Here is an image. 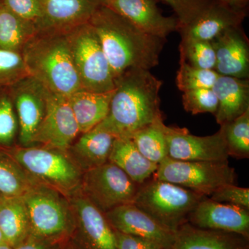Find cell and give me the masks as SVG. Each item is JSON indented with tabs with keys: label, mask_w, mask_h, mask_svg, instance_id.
Here are the masks:
<instances>
[{
	"label": "cell",
	"mask_w": 249,
	"mask_h": 249,
	"mask_svg": "<svg viewBox=\"0 0 249 249\" xmlns=\"http://www.w3.org/2000/svg\"><path fill=\"white\" fill-rule=\"evenodd\" d=\"M162 85L150 70L126 71L115 80L109 112L98 127L116 138H130L141 129L163 120L160 109Z\"/></svg>",
	"instance_id": "obj_1"
},
{
	"label": "cell",
	"mask_w": 249,
	"mask_h": 249,
	"mask_svg": "<svg viewBox=\"0 0 249 249\" xmlns=\"http://www.w3.org/2000/svg\"><path fill=\"white\" fill-rule=\"evenodd\" d=\"M106 54L114 81L131 69L157 66L163 39L145 34L105 5L89 22Z\"/></svg>",
	"instance_id": "obj_2"
},
{
	"label": "cell",
	"mask_w": 249,
	"mask_h": 249,
	"mask_svg": "<svg viewBox=\"0 0 249 249\" xmlns=\"http://www.w3.org/2000/svg\"><path fill=\"white\" fill-rule=\"evenodd\" d=\"M21 53L29 75L49 91L70 96L83 89L72 58L67 32H37Z\"/></svg>",
	"instance_id": "obj_3"
},
{
	"label": "cell",
	"mask_w": 249,
	"mask_h": 249,
	"mask_svg": "<svg viewBox=\"0 0 249 249\" xmlns=\"http://www.w3.org/2000/svg\"><path fill=\"white\" fill-rule=\"evenodd\" d=\"M2 147L36 181L62 196L74 195L81 186L80 168L68 152L43 145Z\"/></svg>",
	"instance_id": "obj_4"
},
{
	"label": "cell",
	"mask_w": 249,
	"mask_h": 249,
	"mask_svg": "<svg viewBox=\"0 0 249 249\" xmlns=\"http://www.w3.org/2000/svg\"><path fill=\"white\" fill-rule=\"evenodd\" d=\"M204 196L153 178L139 187L132 204L175 233L188 222L191 211Z\"/></svg>",
	"instance_id": "obj_5"
},
{
	"label": "cell",
	"mask_w": 249,
	"mask_h": 249,
	"mask_svg": "<svg viewBox=\"0 0 249 249\" xmlns=\"http://www.w3.org/2000/svg\"><path fill=\"white\" fill-rule=\"evenodd\" d=\"M22 196L29 213L31 235L52 245L70 237L73 216L58 192L37 183Z\"/></svg>",
	"instance_id": "obj_6"
},
{
	"label": "cell",
	"mask_w": 249,
	"mask_h": 249,
	"mask_svg": "<svg viewBox=\"0 0 249 249\" xmlns=\"http://www.w3.org/2000/svg\"><path fill=\"white\" fill-rule=\"evenodd\" d=\"M72 58L83 89L109 92L116 85L98 36L89 23L67 32Z\"/></svg>",
	"instance_id": "obj_7"
},
{
	"label": "cell",
	"mask_w": 249,
	"mask_h": 249,
	"mask_svg": "<svg viewBox=\"0 0 249 249\" xmlns=\"http://www.w3.org/2000/svg\"><path fill=\"white\" fill-rule=\"evenodd\" d=\"M152 178L209 197L222 186L235 184L237 174L228 161H184L166 157Z\"/></svg>",
	"instance_id": "obj_8"
},
{
	"label": "cell",
	"mask_w": 249,
	"mask_h": 249,
	"mask_svg": "<svg viewBox=\"0 0 249 249\" xmlns=\"http://www.w3.org/2000/svg\"><path fill=\"white\" fill-rule=\"evenodd\" d=\"M139 186L117 165L108 161L85 171L80 188L83 196L106 213L121 205L133 202Z\"/></svg>",
	"instance_id": "obj_9"
},
{
	"label": "cell",
	"mask_w": 249,
	"mask_h": 249,
	"mask_svg": "<svg viewBox=\"0 0 249 249\" xmlns=\"http://www.w3.org/2000/svg\"><path fill=\"white\" fill-rule=\"evenodd\" d=\"M17 115L18 139L22 146H31L45 117L49 90L34 77H24L9 87Z\"/></svg>",
	"instance_id": "obj_10"
},
{
	"label": "cell",
	"mask_w": 249,
	"mask_h": 249,
	"mask_svg": "<svg viewBox=\"0 0 249 249\" xmlns=\"http://www.w3.org/2000/svg\"><path fill=\"white\" fill-rule=\"evenodd\" d=\"M73 226L70 237L75 249H117L114 229L106 214L82 195L71 199Z\"/></svg>",
	"instance_id": "obj_11"
},
{
	"label": "cell",
	"mask_w": 249,
	"mask_h": 249,
	"mask_svg": "<svg viewBox=\"0 0 249 249\" xmlns=\"http://www.w3.org/2000/svg\"><path fill=\"white\" fill-rule=\"evenodd\" d=\"M80 133L68 96L49 91L45 117L33 144L68 152Z\"/></svg>",
	"instance_id": "obj_12"
},
{
	"label": "cell",
	"mask_w": 249,
	"mask_h": 249,
	"mask_svg": "<svg viewBox=\"0 0 249 249\" xmlns=\"http://www.w3.org/2000/svg\"><path fill=\"white\" fill-rule=\"evenodd\" d=\"M168 157L184 161H228L227 144L222 129L213 135L199 137L186 128L165 125Z\"/></svg>",
	"instance_id": "obj_13"
},
{
	"label": "cell",
	"mask_w": 249,
	"mask_h": 249,
	"mask_svg": "<svg viewBox=\"0 0 249 249\" xmlns=\"http://www.w3.org/2000/svg\"><path fill=\"white\" fill-rule=\"evenodd\" d=\"M188 223L199 229L249 237V210L217 202L208 196H204L191 211Z\"/></svg>",
	"instance_id": "obj_14"
},
{
	"label": "cell",
	"mask_w": 249,
	"mask_h": 249,
	"mask_svg": "<svg viewBox=\"0 0 249 249\" xmlns=\"http://www.w3.org/2000/svg\"><path fill=\"white\" fill-rule=\"evenodd\" d=\"M104 0H41L37 32L66 33L89 23Z\"/></svg>",
	"instance_id": "obj_15"
},
{
	"label": "cell",
	"mask_w": 249,
	"mask_h": 249,
	"mask_svg": "<svg viewBox=\"0 0 249 249\" xmlns=\"http://www.w3.org/2000/svg\"><path fill=\"white\" fill-rule=\"evenodd\" d=\"M103 5L120 15L145 34L160 39L178 31L176 17H166L155 0H104Z\"/></svg>",
	"instance_id": "obj_16"
},
{
	"label": "cell",
	"mask_w": 249,
	"mask_h": 249,
	"mask_svg": "<svg viewBox=\"0 0 249 249\" xmlns=\"http://www.w3.org/2000/svg\"><path fill=\"white\" fill-rule=\"evenodd\" d=\"M247 17V9L233 7L214 0L191 24L178 29L181 39L212 42L232 28L241 27Z\"/></svg>",
	"instance_id": "obj_17"
},
{
	"label": "cell",
	"mask_w": 249,
	"mask_h": 249,
	"mask_svg": "<svg viewBox=\"0 0 249 249\" xmlns=\"http://www.w3.org/2000/svg\"><path fill=\"white\" fill-rule=\"evenodd\" d=\"M105 214L114 230L153 240L164 249H171L175 233L132 203L121 205Z\"/></svg>",
	"instance_id": "obj_18"
},
{
	"label": "cell",
	"mask_w": 249,
	"mask_h": 249,
	"mask_svg": "<svg viewBox=\"0 0 249 249\" xmlns=\"http://www.w3.org/2000/svg\"><path fill=\"white\" fill-rule=\"evenodd\" d=\"M211 42L215 51L214 70L218 74L240 79L248 78L249 45L241 27L226 31Z\"/></svg>",
	"instance_id": "obj_19"
},
{
	"label": "cell",
	"mask_w": 249,
	"mask_h": 249,
	"mask_svg": "<svg viewBox=\"0 0 249 249\" xmlns=\"http://www.w3.org/2000/svg\"><path fill=\"white\" fill-rule=\"evenodd\" d=\"M171 249H249V237L199 229L186 222L175 232Z\"/></svg>",
	"instance_id": "obj_20"
},
{
	"label": "cell",
	"mask_w": 249,
	"mask_h": 249,
	"mask_svg": "<svg viewBox=\"0 0 249 249\" xmlns=\"http://www.w3.org/2000/svg\"><path fill=\"white\" fill-rule=\"evenodd\" d=\"M212 89L218 100L214 116L219 125L231 122L249 109V84L247 79L219 75Z\"/></svg>",
	"instance_id": "obj_21"
},
{
	"label": "cell",
	"mask_w": 249,
	"mask_h": 249,
	"mask_svg": "<svg viewBox=\"0 0 249 249\" xmlns=\"http://www.w3.org/2000/svg\"><path fill=\"white\" fill-rule=\"evenodd\" d=\"M116 139L110 132L96 126L82 134L68 151L80 170L85 172L108 162Z\"/></svg>",
	"instance_id": "obj_22"
},
{
	"label": "cell",
	"mask_w": 249,
	"mask_h": 249,
	"mask_svg": "<svg viewBox=\"0 0 249 249\" xmlns=\"http://www.w3.org/2000/svg\"><path fill=\"white\" fill-rule=\"evenodd\" d=\"M114 91L99 93L81 89L68 96L80 133L94 128L106 119Z\"/></svg>",
	"instance_id": "obj_23"
},
{
	"label": "cell",
	"mask_w": 249,
	"mask_h": 249,
	"mask_svg": "<svg viewBox=\"0 0 249 249\" xmlns=\"http://www.w3.org/2000/svg\"><path fill=\"white\" fill-rule=\"evenodd\" d=\"M108 161L117 165L138 185L150 179L158 168V164L141 153L130 138L115 139Z\"/></svg>",
	"instance_id": "obj_24"
},
{
	"label": "cell",
	"mask_w": 249,
	"mask_h": 249,
	"mask_svg": "<svg viewBox=\"0 0 249 249\" xmlns=\"http://www.w3.org/2000/svg\"><path fill=\"white\" fill-rule=\"evenodd\" d=\"M0 231L5 242L14 249L31 235L29 213L22 196H1Z\"/></svg>",
	"instance_id": "obj_25"
},
{
	"label": "cell",
	"mask_w": 249,
	"mask_h": 249,
	"mask_svg": "<svg viewBox=\"0 0 249 249\" xmlns=\"http://www.w3.org/2000/svg\"><path fill=\"white\" fill-rule=\"evenodd\" d=\"M37 33L34 25L18 17L4 4H1L0 48L22 53L24 46Z\"/></svg>",
	"instance_id": "obj_26"
},
{
	"label": "cell",
	"mask_w": 249,
	"mask_h": 249,
	"mask_svg": "<svg viewBox=\"0 0 249 249\" xmlns=\"http://www.w3.org/2000/svg\"><path fill=\"white\" fill-rule=\"evenodd\" d=\"M39 183L27 173L16 160L0 146V194L22 196Z\"/></svg>",
	"instance_id": "obj_27"
},
{
	"label": "cell",
	"mask_w": 249,
	"mask_h": 249,
	"mask_svg": "<svg viewBox=\"0 0 249 249\" xmlns=\"http://www.w3.org/2000/svg\"><path fill=\"white\" fill-rule=\"evenodd\" d=\"M163 120L137 131L130 137L141 153L157 164L168 157V146Z\"/></svg>",
	"instance_id": "obj_28"
},
{
	"label": "cell",
	"mask_w": 249,
	"mask_h": 249,
	"mask_svg": "<svg viewBox=\"0 0 249 249\" xmlns=\"http://www.w3.org/2000/svg\"><path fill=\"white\" fill-rule=\"evenodd\" d=\"M229 157H249V109L231 122L220 126Z\"/></svg>",
	"instance_id": "obj_29"
},
{
	"label": "cell",
	"mask_w": 249,
	"mask_h": 249,
	"mask_svg": "<svg viewBox=\"0 0 249 249\" xmlns=\"http://www.w3.org/2000/svg\"><path fill=\"white\" fill-rule=\"evenodd\" d=\"M219 76L214 70L192 66L180 57L176 84L178 89L183 92L193 89H212Z\"/></svg>",
	"instance_id": "obj_30"
},
{
	"label": "cell",
	"mask_w": 249,
	"mask_h": 249,
	"mask_svg": "<svg viewBox=\"0 0 249 249\" xmlns=\"http://www.w3.org/2000/svg\"><path fill=\"white\" fill-rule=\"evenodd\" d=\"M179 52L180 57L192 66L203 70H214L216 65V54L211 42L181 39Z\"/></svg>",
	"instance_id": "obj_31"
},
{
	"label": "cell",
	"mask_w": 249,
	"mask_h": 249,
	"mask_svg": "<svg viewBox=\"0 0 249 249\" xmlns=\"http://www.w3.org/2000/svg\"><path fill=\"white\" fill-rule=\"evenodd\" d=\"M17 115L9 88H0V146L9 147L18 136Z\"/></svg>",
	"instance_id": "obj_32"
},
{
	"label": "cell",
	"mask_w": 249,
	"mask_h": 249,
	"mask_svg": "<svg viewBox=\"0 0 249 249\" xmlns=\"http://www.w3.org/2000/svg\"><path fill=\"white\" fill-rule=\"evenodd\" d=\"M27 76L22 53L0 48V88H9Z\"/></svg>",
	"instance_id": "obj_33"
},
{
	"label": "cell",
	"mask_w": 249,
	"mask_h": 249,
	"mask_svg": "<svg viewBox=\"0 0 249 249\" xmlns=\"http://www.w3.org/2000/svg\"><path fill=\"white\" fill-rule=\"evenodd\" d=\"M183 108L193 115L211 113L215 114L218 100L212 89H197L185 91L182 95Z\"/></svg>",
	"instance_id": "obj_34"
},
{
	"label": "cell",
	"mask_w": 249,
	"mask_h": 249,
	"mask_svg": "<svg viewBox=\"0 0 249 249\" xmlns=\"http://www.w3.org/2000/svg\"><path fill=\"white\" fill-rule=\"evenodd\" d=\"M170 6L178 18V30L196 19L214 0H161Z\"/></svg>",
	"instance_id": "obj_35"
},
{
	"label": "cell",
	"mask_w": 249,
	"mask_h": 249,
	"mask_svg": "<svg viewBox=\"0 0 249 249\" xmlns=\"http://www.w3.org/2000/svg\"><path fill=\"white\" fill-rule=\"evenodd\" d=\"M2 4L38 31L41 18V0H1Z\"/></svg>",
	"instance_id": "obj_36"
},
{
	"label": "cell",
	"mask_w": 249,
	"mask_h": 249,
	"mask_svg": "<svg viewBox=\"0 0 249 249\" xmlns=\"http://www.w3.org/2000/svg\"><path fill=\"white\" fill-rule=\"evenodd\" d=\"M213 200L217 202L233 205L249 210V189L235 184H229L218 188L211 196Z\"/></svg>",
	"instance_id": "obj_37"
},
{
	"label": "cell",
	"mask_w": 249,
	"mask_h": 249,
	"mask_svg": "<svg viewBox=\"0 0 249 249\" xmlns=\"http://www.w3.org/2000/svg\"><path fill=\"white\" fill-rule=\"evenodd\" d=\"M117 249H163L155 241L114 230Z\"/></svg>",
	"instance_id": "obj_38"
},
{
	"label": "cell",
	"mask_w": 249,
	"mask_h": 249,
	"mask_svg": "<svg viewBox=\"0 0 249 249\" xmlns=\"http://www.w3.org/2000/svg\"><path fill=\"white\" fill-rule=\"evenodd\" d=\"M55 246L36 236L30 235L14 249H53Z\"/></svg>",
	"instance_id": "obj_39"
},
{
	"label": "cell",
	"mask_w": 249,
	"mask_h": 249,
	"mask_svg": "<svg viewBox=\"0 0 249 249\" xmlns=\"http://www.w3.org/2000/svg\"><path fill=\"white\" fill-rule=\"evenodd\" d=\"M226 4L241 9H247L249 0H220Z\"/></svg>",
	"instance_id": "obj_40"
},
{
	"label": "cell",
	"mask_w": 249,
	"mask_h": 249,
	"mask_svg": "<svg viewBox=\"0 0 249 249\" xmlns=\"http://www.w3.org/2000/svg\"><path fill=\"white\" fill-rule=\"evenodd\" d=\"M0 249H14V248L6 242H4V243H0Z\"/></svg>",
	"instance_id": "obj_41"
},
{
	"label": "cell",
	"mask_w": 249,
	"mask_h": 249,
	"mask_svg": "<svg viewBox=\"0 0 249 249\" xmlns=\"http://www.w3.org/2000/svg\"><path fill=\"white\" fill-rule=\"evenodd\" d=\"M5 242L4 237H3L2 233L0 231V243H4Z\"/></svg>",
	"instance_id": "obj_42"
},
{
	"label": "cell",
	"mask_w": 249,
	"mask_h": 249,
	"mask_svg": "<svg viewBox=\"0 0 249 249\" xmlns=\"http://www.w3.org/2000/svg\"><path fill=\"white\" fill-rule=\"evenodd\" d=\"M53 249H61V247H60L58 245H55V247H53Z\"/></svg>",
	"instance_id": "obj_43"
},
{
	"label": "cell",
	"mask_w": 249,
	"mask_h": 249,
	"mask_svg": "<svg viewBox=\"0 0 249 249\" xmlns=\"http://www.w3.org/2000/svg\"><path fill=\"white\" fill-rule=\"evenodd\" d=\"M66 249H75L73 248V246L71 245V247H70V248H67Z\"/></svg>",
	"instance_id": "obj_44"
},
{
	"label": "cell",
	"mask_w": 249,
	"mask_h": 249,
	"mask_svg": "<svg viewBox=\"0 0 249 249\" xmlns=\"http://www.w3.org/2000/svg\"><path fill=\"white\" fill-rule=\"evenodd\" d=\"M1 4H2V2H1V0H0V7H1Z\"/></svg>",
	"instance_id": "obj_45"
},
{
	"label": "cell",
	"mask_w": 249,
	"mask_h": 249,
	"mask_svg": "<svg viewBox=\"0 0 249 249\" xmlns=\"http://www.w3.org/2000/svg\"><path fill=\"white\" fill-rule=\"evenodd\" d=\"M1 194H0V198H1Z\"/></svg>",
	"instance_id": "obj_46"
},
{
	"label": "cell",
	"mask_w": 249,
	"mask_h": 249,
	"mask_svg": "<svg viewBox=\"0 0 249 249\" xmlns=\"http://www.w3.org/2000/svg\"></svg>",
	"instance_id": "obj_47"
}]
</instances>
